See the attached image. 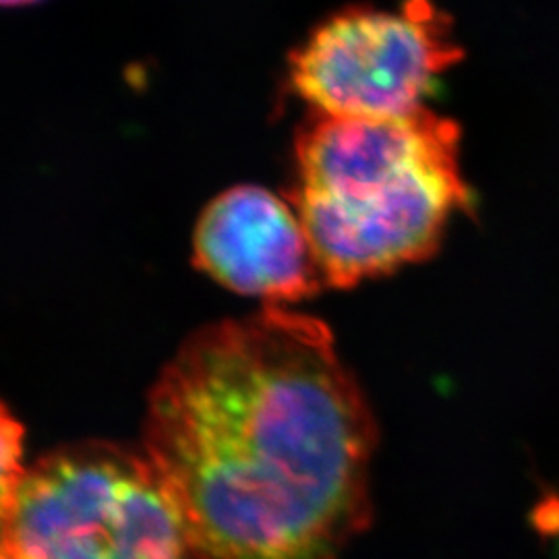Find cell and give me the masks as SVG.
Returning <instances> with one entry per match:
<instances>
[{"instance_id": "6da1fadb", "label": "cell", "mask_w": 559, "mask_h": 559, "mask_svg": "<svg viewBox=\"0 0 559 559\" xmlns=\"http://www.w3.org/2000/svg\"><path fill=\"white\" fill-rule=\"evenodd\" d=\"M376 443L328 325L280 307L189 338L145 423L198 559H338L371 520Z\"/></svg>"}, {"instance_id": "7a4b0ae2", "label": "cell", "mask_w": 559, "mask_h": 559, "mask_svg": "<svg viewBox=\"0 0 559 559\" xmlns=\"http://www.w3.org/2000/svg\"><path fill=\"white\" fill-rule=\"evenodd\" d=\"M456 122L420 108L399 119L320 115L297 140L293 207L328 286L429 258L466 207Z\"/></svg>"}, {"instance_id": "3957f363", "label": "cell", "mask_w": 559, "mask_h": 559, "mask_svg": "<svg viewBox=\"0 0 559 559\" xmlns=\"http://www.w3.org/2000/svg\"><path fill=\"white\" fill-rule=\"evenodd\" d=\"M182 520L147 459L75 448L25 471L7 559H191Z\"/></svg>"}, {"instance_id": "277c9868", "label": "cell", "mask_w": 559, "mask_h": 559, "mask_svg": "<svg viewBox=\"0 0 559 559\" xmlns=\"http://www.w3.org/2000/svg\"><path fill=\"white\" fill-rule=\"evenodd\" d=\"M460 59L450 17L429 0H404L399 11L325 21L293 55L290 83L323 117L399 119L420 110Z\"/></svg>"}, {"instance_id": "5b68a950", "label": "cell", "mask_w": 559, "mask_h": 559, "mask_svg": "<svg viewBox=\"0 0 559 559\" xmlns=\"http://www.w3.org/2000/svg\"><path fill=\"white\" fill-rule=\"evenodd\" d=\"M193 249L205 274L240 295L300 300L325 284L295 207L261 187H235L212 201Z\"/></svg>"}, {"instance_id": "8992f818", "label": "cell", "mask_w": 559, "mask_h": 559, "mask_svg": "<svg viewBox=\"0 0 559 559\" xmlns=\"http://www.w3.org/2000/svg\"><path fill=\"white\" fill-rule=\"evenodd\" d=\"M23 436L17 420L0 404V559H7V528L25 475L21 466Z\"/></svg>"}, {"instance_id": "52a82bcc", "label": "cell", "mask_w": 559, "mask_h": 559, "mask_svg": "<svg viewBox=\"0 0 559 559\" xmlns=\"http://www.w3.org/2000/svg\"><path fill=\"white\" fill-rule=\"evenodd\" d=\"M38 0H0V7H21V4H34Z\"/></svg>"}]
</instances>
